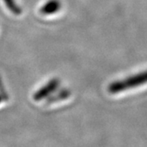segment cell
<instances>
[{"label": "cell", "instance_id": "6da1fadb", "mask_svg": "<svg viewBox=\"0 0 147 147\" xmlns=\"http://www.w3.org/2000/svg\"><path fill=\"white\" fill-rule=\"evenodd\" d=\"M147 83V70L142 73L134 74L126 79L115 81L109 86V92L111 93H118L123 91L133 88Z\"/></svg>", "mask_w": 147, "mask_h": 147}]
</instances>
